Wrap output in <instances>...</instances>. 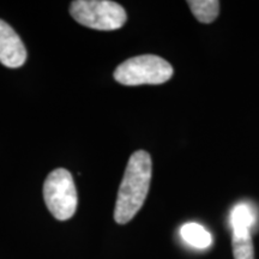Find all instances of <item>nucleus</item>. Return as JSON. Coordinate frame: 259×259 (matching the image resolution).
<instances>
[{"label": "nucleus", "mask_w": 259, "mask_h": 259, "mask_svg": "<svg viewBox=\"0 0 259 259\" xmlns=\"http://www.w3.org/2000/svg\"><path fill=\"white\" fill-rule=\"evenodd\" d=\"M151 171V157L147 151L138 150L131 155L116 197V223L130 222L143 206L150 189Z\"/></svg>", "instance_id": "1"}, {"label": "nucleus", "mask_w": 259, "mask_h": 259, "mask_svg": "<svg viewBox=\"0 0 259 259\" xmlns=\"http://www.w3.org/2000/svg\"><path fill=\"white\" fill-rule=\"evenodd\" d=\"M173 76V67L163 58L153 54L134 57L116 67L114 78L124 85L163 84Z\"/></svg>", "instance_id": "2"}, {"label": "nucleus", "mask_w": 259, "mask_h": 259, "mask_svg": "<svg viewBox=\"0 0 259 259\" xmlns=\"http://www.w3.org/2000/svg\"><path fill=\"white\" fill-rule=\"evenodd\" d=\"M70 14L79 24L96 30H116L125 24V9L111 0H76Z\"/></svg>", "instance_id": "3"}, {"label": "nucleus", "mask_w": 259, "mask_h": 259, "mask_svg": "<svg viewBox=\"0 0 259 259\" xmlns=\"http://www.w3.org/2000/svg\"><path fill=\"white\" fill-rule=\"evenodd\" d=\"M44 198L52 215L59 221L72 218L77 209V191L69 170L58 168L44 184Z\"/></svg>", "instance_id": "4"}, {"label": "nucleus", "mask_w": 259, "mask_h": 259, "mask_svg": "<svg viewBox=\"0 0 259 259\" xmlns=\"http://www.w3.org/2000/svg\"><path fill=\"white\" fill-rule=\"evenodd\" d=\"M27 60V50L10 24L0 19V63L10 69L21 67Z\"/></svg>", "instance_id": "5"}, {"label": "nucleus", "mask_w": 259, "mask_h": 259, "mask_svg": "<svg viewBox=\"0 0 259 259\" xmlns=\"http://www.w3.org/2000/svg\"><path fill=\"white\" fill-rule=\"evenodd\" d=\"M180 235L186 244L199 250L208 248L212 242L211 234L198 223L191 222L184 225L180 229Z\"/></svg>", "instance_id": "6"}, {"label": "nucleus", "mask_w": 259, "mask_h": 259, "mask_svg": "<svg viewBox=\"0 0 259 259\" xmlns=\"http://www.w3.org/2000/svg\"><path fill=\"white\" fill-rule=\"evenodd\" d=\"M255 223L253 210L247 204H238L231 211V226L233 232H251Z\"/></svg>", "instance_id": "7"}, {"label": "nucleus", "mask_w": 259, "mask_h": 259, "mask_svg": "<svg viewBox=\"0 0 259 259\" xmlns=\"http://www.w3.org/2000/svg\"><path fill=\"white\" fill-rule=\"evenodd\" d=\"M194 17L202 23H211L218 18L220 2L218 0H191L187 2Z\"/></svg>", "instance_id": "8"}, {"label": "nucleus", "mask_w": 259, "mask_h": 259, "mask_svg": "<svg viewBox=\"0 0 259 259\" xmlns=\"http://www.w3.org/2000/svg\"><path fill=\"white\" fill-rule=\"evenodd\" d=\"M232 246L234 259H254L251 232H233Z\"/></svg>", "instance_id": "9"}]
</instances>
